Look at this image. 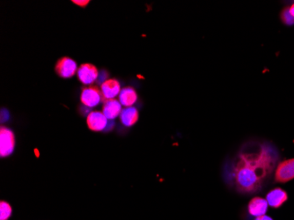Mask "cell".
I'll return each mask as SVG.
<instances>
[{
	"mask_svg": "<svg viewBox=\"0 0 294 220\" xmlns=\"http://www.w3.org/2000/svg\"><path fill=\"white\" fill-rule=\"evenodd\" d=\"M108 76H109V74L107 73V71H103L101 73H99V77H98L97 81H98L100 84L102 85L103 83H104L106 81H108V79H107Z\"/></svg>",
	"mask_w": 294,
	"mask_h": 220,
	"instance_id": "16",
	"label": "cell"
},
{
	"mask_svg": "<svg viewBox=\"0 0 294 220\" xmlns=\"http://www.w3.org/2000/svg\"><path fill=\"white\" fill-rule=\"evenodd\" d=\"M121 90V84L115 78H109L101 85V92L104 102L115 99V97L119 95Z\"/></svg>",
	"mask_w": 294,
	"mask_h": 220,
	"instance_id": "10",
	"label": "cell"
},
{
	"mask_svg": "<svg viewBox=\"0 0 294 220\" xmlns=\"http://www.w3.org/2000/svg\"><path fill=\"white\" fill-rule=\"evenodd\" d=\"M87 124L93 131H103L108 127L109 120L103 112L93 111L87 115Z\"/></svg>",
	"mask_w": 294,
	"mask_h": 220,
	"instance_id": "9",
	"label": "cell"
},
{
	"mask_svg": "<svg viewBox=\"0 0 294 220\" xmlns=\"http://www.w3.org/2000/svg\"><path fill=\"white\" fill-rule=\"evenodd\" d=\"M118 98L122 106H124L125 108H130V107H133L139 96L133 87H127L122 89L118 95Z\"/></svg>",
	"mask_w": 294,
	"mask_h": 220,
	"instance_id": "12",
	"label": "cell"
},
{
	"mask_svg": "<svg viewBox=\"0 0 294 220\" xmlns=\"http://www.w3.org/2000/svg\"><path fill=\"white\" fill-rule=\"evenodd\" d=\"M122 110V104L117 99H109L103 105V113L108 120L113 121L114 119L120 116Z\"/></svg>",
	"mask_w": 294,
	"mask_h": 220,
	"instance_id": "11",
	"label": "cell"
},
{
	"mask_svg": "<svg viewBox=\"0 0 294 220\" xmlns=\"http://www.w3.org/2000/svg\"><path fill=\"white\" fill-rule=\"evenodd\" d=\"M294 180V158L279 162L274 172V182L287 183Z\"/></svg>",
	"mask_w": 294,
	"mask_h": 220,
	"instance_id": "2",
	"label": "cell"
},
{
	"mask_svg": "<svg viewBox=\"0 0 294 220\" xmlns=\"http://www.w3.org/2000/svg\"><path fill=\"white\" fill-rule=\"evenodd\" d=\"M265 199L269 207L279 209L287 202L288 194L285 189L282 188H274L267 193Z\"/></svg>",
	"mask_w": 294,
	"mask_h": 220,
	"instance_id": "8",
	"label": "cell"
},
{
	"mask_svg": "<svg viewBox=\"0 0 294 220\" xmlns=\"http://www.w3.org/2000/svg\"><path fill=\"white\" fill-rule=\"evenodd\" d=\"M280 21L284 25L287 26V27L294 25V17L290 13L289 6L284 7L280 12Z\"/></svg>",
	"mask_w": 294,
	"mask_h": 220,
	"instance_id": "14",
	"label": "cell"
},
{
	"mask_svg": "<svg viewBox=\"0 0 294 220\" xmlns=\"http://www.w3.org/2000/svg\"><path fill=\"white\" fill-rule=\"evenodd\" d=\"M15 146L14 133L9 128L1 127L0 130V155L2 158L13 153Z\"/></svg>",
	"mask_w": 294,
	"mask_h": 220,
	"instance_id": "3",
	"label": "cell"
},
{
	"mask_svg": "<svg viewBox=\"0 0 294 220\" xmlns=\"http://www.w3.org/2000/svg\"><path fill=\"white\" fill-rule=\"evenodd\" d=\"M289 9H290V13L291 15L294 17V3L291 4V6H289Z\"/></svg>",
	"mask_w": 294,
	"mask_h": 220,
	"instance_id": "19",
	"label": "cell"
},
{
	"mask_svg": "<svg viewBox=\"0 0 294 220\" xmlns=\"http://www.w3.org/2000/svg\"><path fill=\"white\" fill-rule=\"evenodd\" d=\"M140 119V113L135 107H130L123 109L120 114L122 124L126 127H132Z\"/></svg>",
	"mask_w": 294,
	"mask_h": 220,
	"instance_id": "13",
	"label": "cell"
},
{
	"mask_svg": "<svg viewBox=\"0 0 294 220\" xmlns=\"http://www.w3.org/2000/svg\"><path fill=\"white\" fill-rule=\"evenodd\" d=\"M279 153L269 144L246 143L224 168V180L241 195L261 191L264 183L275 172Z\"/></svg>",
	"mask_w": 294,
	"mask_h": 220,
	"instance_id": "1",
	"label": "cell"
},
{
	"mask_svg": "<svg viewBox=\"0 0 294 220\" xmlns=\"http://www.w3.org/2000/svg\"><path fill=\"white\" fill-rule=\"evenodd\" d=\"M77 78L81 83L86 86L92 85L98 79L99 71L95 66L91 64L81 65L77 72Z\"/></svg>",
	"mask_w": 294,
	"mask_h": 220,
	"instance_id": "6",
	"label": "cell"
},
{
	"mask_svg": "<svg viewBox=\"0 0 294 220\" xmlns=\"http://www.w3.org/2000/svg\"><path fill=\"white\" fill-rule=\"evenodd\" d=\"M269 209V205L266 199L261 196H254L248 202L247 205V211L251 217H257L266 215Z\"/></svg>",
	"mask_w": 294,
	"mask_h": 220,
	"instance_id": "7",
	"label": "cell"
},
{
	"mask_svg": "<svg viewBox=\"0 0 294 220\" xmlns=\"http://www.w3.org/2000/svg\"><path fill=\"white\" fill-rule=\"evenodd\" d=\"M56 74L60 78H71L77 72V65L76 61L71 57H62L59 59L55 66Z\"/></svg>",
	"mask_w": 294,
	"mask_h": 220,
	"instance_id": "5",
	"label": "cell"
},
{
	"mask_svg": "<svg viewBox=\"0 0 294 220\" xmlns=\"http://www.w3.org/2000/svg\"><path fill=\"white\" fill-rule=\"evenodd\" d=\"M72 3H74L75 5L81 7H86L90 3V1L88 0H73Z\"/></svg>",
	"mask_w": 294,
	"mask_h": 220,
	"instance_id": "17",
	"label": "cell"
},
{
	"mask_svg": "<svg viewBox=\"0 0 294 220\" xmlns=\"http://www.w3.org/2000/svg\"><path fill=\"white\" fill-rule=\"evenodd\" d=\"M0 220H8L12 213H13V209L11 205L7 202L2 201L0 203Z\"/></svg>",
	"mask_w": 294,
	"mask_h": 220,
	"instance_id": "15",
	"label": "cell"
},
{
	"mask_svg": "<svg viewBox=\"0 0 294 220\" xmlns=\"http://www.w3.org/2000/svg\"><path fill=\"white\" fill-rule=\"evenodd\" d=\"M254 220H274L272 217H269V216H267V215H263V216H261V217H254Z\"/></svg>",
	"mask_w": 294,
	"mask_h": 220,
	"instance_id": "18",
	"label": "cell"
},
{
	"mask_svg": "<svg viewBox=\"0 0 294 220\" xmlns=\"http://www.w3.org/2000/svg\"><path fill=\"white\" fill-rule=\"evenodd\" d=\"M81 103L88 109H93L99 105L103 101L101 89L97 87H85L81 95Z\"/></svg>",
	"mask_w": 294,
	"mask_h": 220,
	"instance_id": "4",
	"label": "cell"
}]
</instances>
